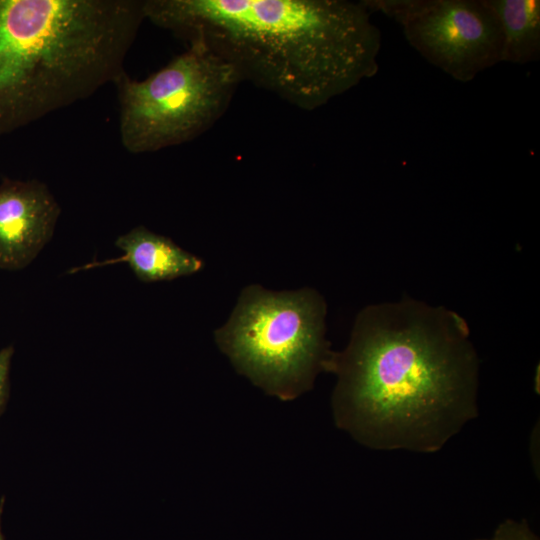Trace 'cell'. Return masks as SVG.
Returning a JSON list of instances; mask_svg holds the SVG:
<instances>
[{
	"label": "cell",
	"instance_id": "6da1fadb",
	"mask_svg": "<svg viewBox=\"0 0 540 540\" xmlns=\"http://www.w3.org/2000/svg\"><path fill=\"white\" fill-rule=\"evenodd\" d=\"M335 424L377 450L432 453L478 415L479 359L464 319L415 300L373 305L332 352Z\"/></svg>",
	"mask_w": 540,
	"mask_h": 540
},
{
	"label": "cell",
	"instance_id": "7a4b0ae2",
	"mask_svg": "<svg viewBox=\"0 0 540 540\" xmlns=\"http://www.w3.org/2000/svg\"><path fill=\"white\" fill-rule=\"evenodd\" d=\"M145 19L200 42L248 81L312 111L374 76L381 34L362 1L143 0Z\"/></svg>",
	"mask_w": 540,
	"mask_h": 540
},
{
	"label": "cell",
	"instance_id": "3957f363",
	"mask_svg": "<svg viewBox=\"0 0 540 540\" xmlns=\"http://www.w3.org/2000/svg\"><path fill=\"white\" fill-rule=\"evenodd\" d=\"M143 20V0H0V137L114 83Z\"/></svg>",
	"mask_w": 540,
	"mask_h": 540
},
{
	"label": "cell",
	"instance_id": "277c9868",
	"mask_svg": "<svg viewBox=\"0 0 540 540\" xmlns=\"http://www.w3.org/2000/svg\"><path fill=\"white\" fill-rule=\"evenodd\" d=\"M326 304L314 289L275 292L245 287L215 333L238 373L287 401L310 390L333 351L325 339Z\"/></svg>",
	"mask_w": 540,
	"mask_h": 540
},
{
	"label": "cell",
	"instance_id": "5b68a950",
	"mask_svg": "<svg viewBox=\"0 0 540 540\" xmlns=\"http://www.w3.org/2000/svg\"><path fill=\"white\" fill-rule=\"evenodd\" d=\"M241 83L235 68L200 42L144 80L124 71L114 81L122 146L143 154L192 141L221 119Z\"/></svg>",
	"mask_w": 540,
	"mask_h": 540
},
{
	"label": "cell",
	"instance_id": "8992f818",
	"mask_svg": "<svg viewBox=\"0 0 540 540\" xmlns=\"http://www.w3.org/2000/svg\"><path fill=\"white\" fill-rule=\"evenodd\" d=\"M401 25L408 43L460 82L502 62L503 36L488 0H362Z\"/></svg>",
	"mask_w": 540,
	"mask_h": 540
},
{
	"label": "cell",
	"instance_id": "52a82bcc",
	"mask_svg": "<svg viewBox=\"0 0 540 540\" xmlns=\"http://www.w3.org/2000/svg\"><path fill=\"white\" fill-rule=\"evenodd\" d=\"M60 206L38 180L4 178L0 183V268L29 265L53 236Z\"/></svg>",
	"mask_w": 540,
	"mask_h": 540
},
{
	"label": "cell",
	"instance_id": "ba28073f",
	"mask_svg": "<svg viewBox=\"0 0 540 540\" xmlns=\"http://www.w3.org/2000/svg\"><path fill=\"white\" fill-rule=\"evenodd\" d=\"M115 245L124 253L121 257L89 263L70 273L125 262L139 280L156 282L189 276L199 272L204 266L201 258L185 251L170 238L156 234L144 226L134 227L119 236Z\"/></svg>",
	"mask_w": 540,
	"mask_h": 540
},
{
	"label": "cell",
	"instance_id": "9c48e42d",
	"mask_svg": "<svg viewBox=\"0 0 540 540\" xmlns=\"http://www.w3.org/2000/svg\"><path fill=\"white\" fill-rule=\"evenodd\" d=\"M502 30V62L526 64L540 56V1L488 0Z\"/></svg>",
	"mask_w": 540,
	"mask_h": 540
},
{
	"label": "cell",
	"instance_id": "30bf717a",
	"mask_svg": "<svg viewBox=\"0 0 540 540\" xmlns=\"http://www.w3.org/2000/svg\"><path fill=\"white\" fill-rule=\"evenodd\" d=\"M477 540H538L526 521L506 520L490 538Z\"/></svg>",
	"mask_w": 540,
	"mask_h": 540
},
{
	"label": "cell",
	"instance_id": "8fae6325",
	"mask_svg": "<svg viewBox=\"0 0 540 540\" xmlns=\"http://www.w3.org/2000/svg\"><path fill=\"white\" fill-rule=\"evenodd\" d=\"M13 352L12 346L0 350V414L5 408L9 395V370Z\"/></svg>",
	"mask_w": 540,
	"mask_h": 540
},
{
	"label": "cell",
	"instance_id": "7c38bea8",
	"mask_svg": "<svg viewBox=\"0 0 540 540\" xmlns=\"http://www.w3.org/2000/svg\"><path fill=\"white\" fill-rule=\"evenodd\" d=\"M3 505H4V497H2L0 500V540H5L1 531V515L3 512Z\"/></svg>",
	"mask_w": 540,
	"mask_h": 540
}]
</instances>
